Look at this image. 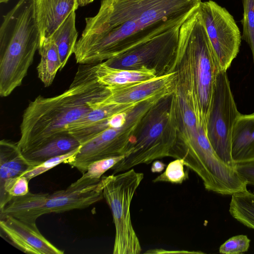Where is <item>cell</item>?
I'll return each instance as SVG.
<instances>
[{"mask_svg":"<svg viewBox=\"0 0 254 254\" xmlns=\"http://www.w3.org/2000/svg\"><path fill=\"white\" fill-rule=\"evenodd\" d=\"M202 0H102L85 18L74 55L79 64H98L181 26Z\"/></svg>","mask_w":254,"mask_h":254,"instance_id":"1","label":"cell"},{"mask_svg":"<svg viewBox=\"0 0 254 254\" xmlns=\"http://www.w3.org/2000/svg\"><path fill=\"white\" fill-rule=\"evenodd\" d=\"M96 64H79L69 88L57 96H37L24 111L17 142L22 152L68 134L70 125L98 107L111 94L98 80Z\"/></svg>","mask_w":254,"mask_h":254,"instance_id":"2","label":"cell"},{"mask_svg":"<svg viewBox=\"0 0 254 254\" xmlns=\"http://www.w3.org/2000/svg\"><path fill=\"white\" fill-rule=\"evenodd\" d=\"M198 6L180 27L176 67L187 78L201 119L206 125L217 76L221 69Z\"/></svg>","mask_w":254,"mask_h":254,"instance_id":"3","label":"cell"},{"mask_svg":"<svg viewBox=\"0 0 254 254\" xmlns=\"http://www.w3.org/2000/svg\"><path fill=\"white\" fill-rule=\"evenodd\" d=\"M0 28V95L20 86L38 49L40 35L34 0H19L5 15Z\"/></svg>","mask_w":254,"mask_h":254,"instance_id":"4","label":"cell"},{"mask_svg":"<svg viewBox=\"0 0 254 254\" xmlns=\"http://www.w3.org/2000/svg\"><path fill=\"white\" fill-rule=\"evenodd\" d=\"M178 135L174 89L160 98L143 115L134 131L126 156L111 168L113 174L170 157Z\"/></svg>","mask_w":254,"mask_h":254,"instance_id":"5","label":"cell"},{"mask_svg":"<svg viewBox=\"0 0 254 254\" xmlns=\"http://www.w3.org/2000/svg\"><path fill=\"white\" fill-rule=\"evenodd\" d=\"M144 178L133 168L108 176L103 196L111 209L115 227L114 254H139L141 247L131 221L130 207Z\"/></svg>","mask_w":254,"mask_h":254,"instance_id":"6","label":"cell"},{"mask_svg":"<svg viewBox=\"0 0 254 254\" xmlns=\"http://www.w3.org/2000/svg\"><path fill=\"white\" fill-rule=\"evenodd\" d=\"M166 94H159L139 102L129 110L127 120L124 125L109 127L81 144L79 152L69 165L83 174L88 165L94 161L111 157L126 156L139 121L147 111Z\"/></svg>","mask_w":254,"mask_h":254,"instance_id":"7","label":"cell"},{"mask_svg":"<svg viewBox=\"0 0 254 254\" xmlns=\"http://www.w3.org/2000/svg\"><path fill=\"white\" fill-rule=\"evenodd\" d=\"M181 26L157 36L103 63L108 66L124 69L146 68L157 77L175 71Z\"/></svg>","mask_w":254,"mask_h":254,"instance_id":"8","label":"cell"},{"mask_svg":"<svg viewBox=\"0 0 254 254\" xmlns=\"http://www.w3.org/2000/svg\"><path fill=\"white\" fill-rule=\"evenodd\" d=\"M231 89L227 71L220 70L206 124L208 139L219 157L236 168L232 156V136L235 122L241 115Z\"/></svg>","mask_w":254,"mask_h":254,"instance_id":"9","label":"cell"},{"mask_svg":"<svg viewBox=\"0 0 254 254\" xmlns=\"http://www.w3.org/2000/svg\"><path fill=\"white\" fill-rule=\"evenodd\" d=\"M108 176H103L100 182L84 187L72 188L51 193H31L26 194L25 202L29 219L36 222L41 215L50 213H62L87 208L103 198V189Z\"/></svg>","mask_w":254,"mask_h":254,"instance_id":"10","label":"cell"},{"mask_svg":"<svg viewBox=\"0 0 254 254\" xmlns=\"http://www.w3.org/2000/svg\"><path fill=\"white\" fill-rule=\"evenodd\" d=\"M198 9L220 68L227 71L239 52L240 29L233 16L214 1H201Z\"/></svg>","mask_w":254,"mask_h":254,"instance_id":"11","label":"cell"},{"mask_svg":"<svg viewBox=\"0 0 254 254\" xmlns=\"http://www.w3.org/2000/svg\"><path fill=\"white\" fill-rule=\"evenodd\" d=\"M1 232L14 246L26 254H63L39 231L36 223L11 216L0 217Z\"/></svg>","mask_w":254,"mask_h":254,"instance_id":"12","label":"cell"},{"mask_svg":"<svg viewBox=\"0 0 254 254\" xmlns=\"http://www.w3.org/2000/svg\"><path fill=\"white\" fill-rule=\"evenodd\" d=\"M139 102L118 104L103 101L98 107L71 124L68 133L76 138L81 145L110 127L109 119L112 115L127 111Z\"/></svg>","mask_w":254,"mask_h":254,"instance_id":"13","label":"cell"},{"mask_svg":"<svg viewBox=\"0 0 254 254\" xmlns=\"http://www.w3.org/2000/svg\"><path fill=\"white\" fill-rule=\"evenodd\" d=\"M176 78L175 71L164 76L127 86L108 87L111 94L104 101L118 104L134 103L159 94L169 93L174 90Z\"/></svg>","mask_w":254,"mask_h":254,"instance_id":"14","label":"cell"},{"mask_svg":"<svg viewBox=\"0 0 254 254\" xmlns=\"http://www.w3.org/2000/svg\"><path fill=\"white\" fill-rule=\"evenodd\" d=\"M79 6L78 0H34L39 43L44 39L50 37Z\"/></svg>","mask_w":254,"mask_h":254,"instance_id":"15","label":"cell"},{"mask_svg":"<svg viewBox=\"0 0 254 254\" xmlns=\"http://www.w3.org/2000/svg\"><path fill=\"white\" fill-rule=\"evenodd\" d=\"M232 156L235 164L254 160V113L239 117L232 136Z\"/></svg>","mask_w":254,"mask_h":254,"instance_id":"16","label":"cell"},{"mask_svg":"<svg viewBox=\"0 0 254 254\" xmlns=\"http://www.w3.org/2000/svg\"><path fill=\"white\" fill-rule=\"evenodd\" d=\"M37 165L23 155L17 142L2 139L0 141V186L9 178L22 176Z\"/></svg>","mask_w":254,"mask_h":254,"instance_id":"17","label":"cell"},{"mask_svg":"<svg viewBox=\"0 0 254 254\" xmlns=\"http://www.w3.org/2000/svg\"><path fill=\"white\" fill-rule=\"evenodd\" d=\"M95 72L98 81L109 88L127 86L157 77L153 71L146 68H116L107 66L103 62L96 64Z\"/></svg>","mask_w":254,"mask_h":254,"instance_id":"18","label":"cell"},{"mask_svg":"<svg viewBox=\"0 0 254 254\" xmlns=\"http://www.w3.org/2000/svg\"><path fill=\"white\" fill-rule=\"evenodd\" d=\"M80 146V142L68 134L55 138L22 153L28 161L38 166L49 159L67 153Z\"/></svg>","mask_w":254,"mask_h":254,"instance_id":"19","label":"cell"},{"mask_svg":"<svg viewBox=\"0 0 254 254\" xmlns=\"http://www.w3.org/2000/svg\"><path fill=\"white\" fill-rule=\"evenodd\" d=\"M39 53L41 60L37 69L38 76L45 87L50 86L58 70L61 68V62L58 47L51 37L44 39L39 43Z\"/></svg>","mask_w":254,"mask_h":254,"instance_id":"20","label":"cell"},{"mask_svg":"<svg viewBox=\"0 0 254 254\" xmlns=\"http://www.w3.org/2000/svg\"><path fill=\"white\" fill-rule=\"evenodd\" d=\"M75 18V11H73L50 36L58 49L62 64L61 70L64 67L70 57L74 53L78 37Z\"/></svg>","mask_w":254,"mask_h":254,"instance_id":"21","label":"cell"},{"mask_svg":"<svg viewBox=\"0 0 254 254\" xmlns=\"http://www.w3.org/2000/svg\"><path fill=\"white\" fill-rule=\"evenodd\" d=\"M229 211L234 219L254 229V193L247 190L233 194Z\"/></svg>","mask_w":254,"mask_h":254,"instance_id":"22","label":"cell"},{"mask_svg":"<svg viewBox=\"0 0 254 254\" xmlns=\"http://www.w3.org/2000/svg\"><path fill=\"white\" fill-rule=\"evenodd\" d=\"M125 156L124 155L111 157L93 162L88 165L86 171L82 174V176L69 186L80 188L98 183L106 172L111 169Z\"/></svg>","mask_w":254,"mask_h":254,"instance_id":"23","label":"cell"},{"mask_svg":"<svg viewBox=\"0 0 254 254\" xmlns=\"http://www.w3.org/2000/svg\"><path fill=\"white\" fill-rule=\"evenodd\" d=\"M29 180L24 176H19L6 180L0 186V210L13 197L23 196L29 192Z\"/></svg>","mask_w":254,"mask_h":254,"instance_id":"24","label":"cell"},{"mask_svg":"<svg viewBox=\"0 0 254 254\" xmlns=\"http://www.w3.org/2000/svg\"><path fill=\"white\" fill-rule=\"evenodd\" d=\"M184 161L176 159L167 166L165 171L153 180V183L166 182L172 184H181L189 178L188 171H185Z\"/></svg>","mask_w":254,"mask_h":254,"instance_id":"25","label":"cell"},{"mask_svg":"<svg viewBox=\"0 0 254 254\" xmlns=\"http://www.w3.org/2000/svg\"><path fill=\"white\" fill-rule=\"evenodd\" d=\"M244 13L242 19V38L249 45L254 63V0H242Z\"/></svg>","mask_w":254,"mask_h":254,"instance_id":"26","label":"cell"},{"mask_svg":"<svg viewBox=\"0 0 254 254\" xmlns=\"http://www.w3.org/2000/svg\"><path fill=\"white\" fill-rule=\"evenodd\" d=\"M80 146L67 153L54 157L46 160L26 172L22 176H25L30 181L32 179L41 175L61 163L69 164L73 161L76 155L79 152Z\"/></svg>","mask_w":254,"mask_h":254,"instance_id":"27","label":"cell"},{"mask_svg":"<svg viewBox=\"0 0 254 254\" xmlns=\"http://www.w3.org/2000/svg\"><path fill=\"white\" fill-rule=\"evenodd\" d=\"M251 240L247 235H239L229 238L219 248V253L223 254H239L247 252Z\"/></svg>","mask_w":254,"mask_h":254,"instance_id":"28","label":"cell"},{"mask_svg":"<svg viewBox=\"0 0 254 254\" xmlns=\"http://www.w3.org/2000/svg\"><path fill=\"white\" fill-rule=\"evenodd\" d=\"M236 168L246 180L248 185L254 186V160L237 163Z\"/></svg>","mask_w":254,"mask_h":254,"instance_id":"29","label":"cell"},{"mask_svg":"<svg viewBox=\"0 0 254 254\" xmlns=\"http://www.w3.org/2000/svg\"><path fill=\"white\" fill-rule=\"evenodd\" d=\"M165 166V164L160 161H154L152 164L151 171L153 173H160L163 171Z\"/></svg>","mask_w":254,"mask_h":254,"instance_id":"30","label":"cell"},{"mask_svg":"<svg viewBox=\"0 0 254 254\" xmlns=\"http://www.w3.org/2000/svg\"><path fill=\"white\" fill-rule=\"evenodd\" d=\"M195 253V254H200L203 253L201 252H189V251H166L162 249H156V250H152L147 251L145 252L146 254H164V253Z\"/></svg>","mask_w":254,"mask_h":254,"instance_id":"31","label":"cell"},{"mask_svg":"<svg viewBox=\"0 0 254 254\" xmlns=\"http://www.w3.org/2000/svg\"><path fill=\"white\" fill-rule=\"evenodd\" d=\"M94 0H83L81 6H85L88 4L92 2Z\"/></svg>","mask_w":254,"mask_h":254,"instance_id":"32","label":"cell"},{"mask_svg":"<svg viewBox=\"0 0 254 254\" xmlns=\"http://www.w3.org/2000/svg\"><path fill=\"white\" fill-rule=\"evenodd\" d=\"M10 0H0V2L1 3H6Z\"/></svg>","mask_w":254,"mask_h":254,"instance_id":"33","label":"cell"},{"mask_svg":"<svg viewBox=\"0 0 254 254\" xmlns=\"http://www.w3.org/2000/svg\"><path fill=\"white\" fill-rule=\"evenodd\" d=\"M82 1H83V0H78V4H79V6H81Z\"/></svg>","mask_w":254,"mask_h":254,"instance_id":"34","label":"cell"}]
</instances>
